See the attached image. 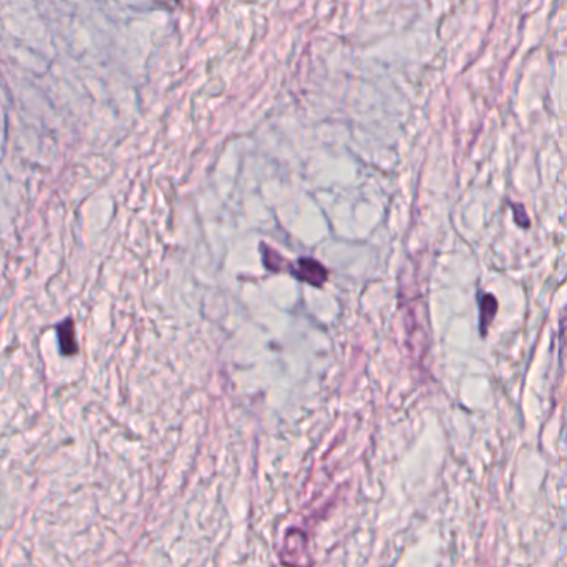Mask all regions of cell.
Masks as SVG:
<instances>
[{"label": "cell", "mask_w": 567, "mask_h": 567, "mask_svg": "<svg viewBox=\"0 0 567 567\" xmlns=\"http://www.w3.org/2000/svg\"><path fill=\"white\" fill-rule=\"evenodd\" d=\"M481 309H483L481 318L485 316H488V317H486V325H488V323L493 321V317L496 314V309H498V304H496L494 297L493 295H485V299H483V304H481Z\"/></svg>", "instance_id": "cell-3"}, {"label": "cell", "mask_w": 567, "mask_h": 567, "mask_svg": "<svg viewBox=\"0 0 567 567\" xmlns=\"http://www.w3.org/2000/svg\"><path fill=\"white\" fill-rule=\"evenodd\" d=\"M292 274H294L299 281H305L312 284V286H322V284L327 281V276H329L327 269L323 267L321 263H317L316 259L310 258L300 259L297 265L292 267Z\"/></svg>", "instance_id": "cell-1"}, {"label": "cell", "mask_w": 567, "mask_h": 567, "mask_svg": "<svg viewBox=\"0 0 567 567\" xmlns=\"http://www.w3.org/2000/svg\"><path fill=\"white\" fill-rule=\"evenodd\" d=\"M59 335L61 352H64L65 355H73L75 350H77V342H75V330L72 321L61 322V325L59 327Z\"/></svg>", "instance_id": "cell-2"}]
</instances>
